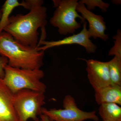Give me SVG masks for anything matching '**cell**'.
<instances>
[{
    "mask_svg": "<svg viewBox=\"0 0 121 121\" xmlns=\"http://www.w3.org/2000/svg\"><path fill=\"white\" fill-rule=\"evenodd\" d=\"M30 11L25 15L17 14L9 17L4 31L22 45L38 48L39 41L45 40L47 24V8L43 1L30 0Z\"/></svg>",
    "mask_w": 121,
    "mask_h": 121,
    "instance_id": "1",
    "label": "cell"
},
{
    "mask_svg": "<svg viewBox=\"0 0 121 121\" xmlns=\"http://www.w3.org/2000/svg\"><path fill=\"white\" fill-rule=\"evenodd\" d=\"M37 48L22 45L4 31L0 34V55L8 58V65L12 67L40 69L44 52Z\"/></svg>",
    "mask_w": 121,
    "mask_h": 121,
    "instance_id": "2",
    "label": "cell"
},
{
    "mask_svg": "<svg viewBox=\"0 0 121 121\" xmlns=\"http://www.w3.org/2000/svg\"><path fill=\"white\" fill-rule=\"evenodd\" d=\"M4 70L2 81L13 94L23 89L44 93L46 91V85L40 81L44 75L41 69L17 68L7 64Z\"/></svg>",
    "mask_w": 121,
    "mask_h": 121,
    "instance_id": "3",
    "label": "cell"
},
{
    "mask_svg": "<svg viewBox=\"0 0 121 121\" xmlns=\"http://www.w3.org/2000/svg\"><path fill=\"white\" fill-rule=\"evenodd\" d=\"M53 1L56 9L50 19V23L58 28V31L60 35L74 34L76 31L82 27L81 24L77 22L76 19H80L82 23L86 21L76 11L78 1L62 0Z\"/></svg>",
    "mask_w": 121,
    "mask_h": 121,
    "instance_id": "4",
    "label": "cell"
},
{
    "mask_svg": "<svg viewBox=\"0 0 121 121\" xmlns=\"http://www.w3.org/2000/svg\"><path fill=\"white\" fill-rule=\"evenodd\" d=\"M44 93L23 89L13 94V107L18 121H27L31 118L35 121L42 113L45 104Z\"/></svg>",
    "mask_w": 121,
    "mask_h": 121,
    "instance_id": "5",
    "label": "cell"
},
{
    "mask_svg": "<svg viewBox=\"0 0 121 121\" xmlns=\"http://www.w3.org/2000/svg\"><path fill=\"white\" fill-rule=\"evenodd\" d=\"M64 109H48L43 108L42 114L52 121H84L87 120L99 121L94 111H83L78 107L75 99L71 95H66L63 101Z\"/></svg>",
    "mask_w": 121,
    "mask_h": 121,
    "instance_id": "6",
    "label": "cell"
},
{
    "mask_svg": "<svg viewBox=\"0 0 121 121\" xmlns=\"http://www.w3.org/2000/svg\"><path fill=\"white\" fill-rule=\"evenodd\" d=\"M87 22L85 21L83 24V28L80 32L73 34L69 37H66L57 41H47L42 40L39 41L37 50L44 51L48 48L61 45L78 44L82 46L87 53H94L97 48L95 44L90 40L89 32L86 28Z\"/></svg>",
    "mask_w": 121,
    "mask_h": 121,
    "instance_id": "7",
    "label": "cell"
},
{
    "mask_svg": "<svg viewBox=\"0 0 121 121\" xmlns=\"http://www.w3.org/2000/svg\"><path fill=\"white\" fill-rule=\"evenodd\" d=\"M87 78L95 91L111 84L107 62L84 59Z\"/></svg>",
    "mask_w": 121,
    "mask_h": 121,
    "instance_id": "8",
    "label": "cell"
},
{
    "mask_svg": "<svg viewBox=\"0 0 121 121\" xmlns=\"http://www.w3.org/2000/svg\"><path fill=\"white\" fill-rule=\"evenodd\" d=\"M78 2L76 11L81 13L83 18L89 23L88 31L90 38L93 37L94 39L99 38L104 41L108 40V35L105 33L106 26L104 17L89 11L84 4Z\"/></svg>",
    "mask_w": 121,
    "mask_h": 121,
    "instance_id": "9",
    "label": "cell"
},
{
    "mask_svg": "<svg viewBox=\"0 0 121 121\" xmlns=\"http://www.w3.org/2000/svg\"><path fill=\"white\" fill-rule=\"evenodd\" d=\"M13 98V94L0 79V121H18Z\"/></svg>",
    "mask_w": 121,
    "mask_h": 121,
    "instance_id": "10",
    "label": "cell"
},
{
    "mask_svg": "<svg viewBox=\"0 0 121 121\" xmlns=\"http://www.w3.org/2000/svg\"><path fill=\"white\" fill-rule=\"evenodd\" d=\"M95 91V101L98 105L113 103L121 105V86L111 84Z\"/></svg>",
    "mask_w": 121,
    "mask_h": 121,
    "instance_id": "11",
    "label": "cell"
},
{
    "mask_svg": "<svg viewBox=\"0 0 121 121\" xmlns=\"http://www.w3.org/2000/svg\"><path fill=\"white\" fill-rule=\"evenodd\" d=\"M19 6L30 10L31 7L30 0L23 1L20 2L17 0H7L0 9L1 12L0 19V34L4 31V29L8 24L9 15L14 9Z\"/></svg>",
    "mask_w": 121,
    "mask_h": 121,
    "instance_id": "12",
    "label": "cell"
},
{
    "mask_svg": "<svg viewBox=\"0 0 121 121\" xmlns=\"http://www.w3.org/2000/svg\"><path fill=\"white\" fill-rule=\"evenodd\" d=\"M99 115L103 121H121V107L115 103L99 105Z\"/></svg>",
    "mask_w": 121,
    "mask_h": 121,
    "instance_id": "13",
    "label": "cell"
},
{
    "mask_svg": "<svg viewBox=\"0 0 121 121\" xmlns=\"http://www.w3.org/2000/svg\"><path fill=\"white\" fill-rule=\"evenodd\" d=\"M107 63L111 84L121 86V58L114 56Z\"/></svg>",
    "mask_w": 121,
    "mask_h": 121,
    "instance_id": "14",
    "label": "cell"
},
{
    "mask_svg": "<svg viewBox=\"0 0 121 121\" xmlns=\"http://www.w3.org/2000/svg\"><path fill=\"white\" fill-rule=\"evenodd\" d=\"M86 5V8L89 11L94 10L97 7L103 13L107 12L110 7L109 4L105 3L102 0H81L79 1Z\"/></svg>",
    "mask_w": 121,
    "mask_h": 121,
    "instance_id": "15",
    "label": "cell"
},
{
    "mask_svg": "<svg viewBox=\"0 0 121 121\" xmlns=\"http://www.w3.org/2000/svg\"><path fill=\"white\" fill-rule=\"evenodd\" d=\"M114 40V45L108 52V55L114 56L121 58V31L118 29L117 34L113 37Z\"/></svg>",
    "mask_w": 121,
    "mask_h": 121,
    "instance_id": "16",
    "label": "cell"
},
{
    "mask_svg": "<svg viewBox=\"0 0 121 121\" xmlns=\"http://www.w3.org/2000/svg\"><path fill=\"white\" fill-rule=\"evenodd\" d=\"M8 60L4 56H0V79H2L4 77V67L8 64Z\"/></svg>",
    "mask_w": 121,
    "mask_h": 121,
    "instance_id": "17",
    "label": "cell"
},
{
    "mask_svg": "<svg viewBox=\"0 0 121 121\" xmlns=\"http://www.w3.org/2000/svg\"><path fill=\"white\" fill-rule=\"evenodd\" d=\"M40 121H52L49 119L46 115L43 114H41L40 116Z\"/></svg>",
    "mask_w": 121,
    "mask_h": 121,
    "instance_id": "18",
    "label": "cell"
},
{
    "mask_svg": "<svg viewBox=\"0 0 121 121\" xmlns=\"http://www.w3.org/2000/svg\"><path fill=\"white\" fill-rule=\"evenodd\" d=\"M111 2L113 4L116 5H119L121 4V0H112L111 1Z\"/></svg>",
    "mask_w": 121,
    "mask_h": 121,
    "instance_id": "19",
    "label": "cell"
},
{
    "mask_svg": "<svg viewBox=\"0 0 121 121\" xmlns=\"http://www.w3.org/2000/svg\"><path fill=\"white\" fill-rule=\"evenodd\" d=\"M1 11L0 9V19L1 17Z\"/></svg>",
    "mask_w": 121,
    "mask_h": 121,
    "instance_id": "20",
    "label": "cell"
},
{
    "mask_svg": "<svg viewBox=\"0 0 121 121\" xmlns=\"http://www.w3.org/2000/svg\"><path fill=\"white\" fill-rule=\"evenodd\" d=\"M35 121H40V120L39 118H38V119H37Z\"/></svg>",
    "mask_w": 121,
    "mask_h": 121,
    "instance_id": "21",
    "label": "cell"
}]
</instances>
